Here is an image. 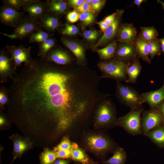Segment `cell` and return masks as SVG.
I'll return each mask as SVG.
<instances>
[{
	"mask_svg": "<svg viewBox=\"0 0 164 164\" xmlns=\"http://www.w3.org/2000/svg\"><path fill=\"white\" fill-rule=\"evenodd\" d=\"M72 76L44 69L23 84L18 98L26 116L32 122L54 125L62 133L87 111L89 101L85 89Z\"/></svg>",
	"mask_w": 164,
	"mask_h": 164,
	"instance_id": "6da1fadb",
	"label": "cell"
},
{
	"mask_svg": "<svg viewBox=\"0 0 164 164\" xmlns=\"http://www.w3.org/2000/svg\"><path fill=\"white\" fill-rule=\"evenodd\" d=\"M84 141V145L90 151L103 159L107 154L114 152L117 147L114 141L103 134H88Z\"/></svg>",
	"mask_w": 164,
	"mask_h": 164,
	"instance_id": "7a4b0ae2",
	"label": "cell"
},
{
	"mask_svg": "<svg viewBox=\"0 0 164 164\" xmlns=\"http://www.w3.org/2000/svg\"><path fill=\"white\" fill-rule=\"evenodd\" d=\"M117 118L113 105L105 100L97 107L94 118V126L96 128H106L116 125Z\"/></svg>",
	"mask_w": 164,
	"mask_h": 164,
	"instance_id": "3957f363",
	"label": "cell"
},
{
	"mask_svg": "<svg viewBox=\"0 0 164 164\" xmlns=\"http://www.w3.org/2000/svg\"><path fill=\"white\" fill-rule=\"evenodd\" d=\"M143 111L142 107L131 109L128 113L117 118L116 125L120 126L133 135L142 134L141 114Z\"/></svg>",
	"mask_w": 164,
	"mask_h": 164,
	"instance_id": "277c9868",
	"label": "cell"
},
{
	"mask_svg": "<svg viewBox=\"0 0 164 164\" xmlns=\"http://www.w3.org/2000/svg\"><path fill=\"white\" fill-rule=\"evenodd\" d=\"M128 63L114 59L100 62L97 65L104 77L118 81H125L128 79L126 71Z\"/></svg>",
	"mask_w": 164,
	"mask_h": 164,
	"instance_id": "5b68a950",
	"label": "cell"
},
{
	"mask_svg": "<svg viewBox=\"0 0 164 164\" xmlns=\"http://www.w3.org/2000/svg\"><path fill=\"white\" fill-rule=\"evenodd\" d=\"M116 94L120 101L131 109L142 107L144 103L141 94L131 87L118 81Z\"/></svg>",
	"mask_w": 164,
	"mask_h": 164,
	"instance_id": "8992f818",
	"label": "cell"
},
{
	"mask_svg": "<svg viewBox=\"0 0 164 164\" xmlns=\"http://www.w3.org/2000/svg\"><path fill=\"white\" fill-rule=\"evenodd\" d=\"M40 23L37 20L30 16L22 18L21 21L14 28L13 32L11 35L3 34L11 39H23L29 36L33 33L40 29Z\"/></svg>",
	"mask_w": 164,
	"mask_h": 164,
	"instance_id": "52a82bcc",
	"label": "cell"
},
{
	"mask_svg": "<svg viewBox=\"0 0 164 164\" xmlns=\"http://www.w3.org/2000/svg\"><path fill=\"white\" fill-rule=\"evenodd\" d=\"M162 121L161 115L156 111L152 109L144 111L141 118L142 134L146 136L149 131L158 127Z\"/></svg>",
	"mask_w": 164,
	"mask_h": 164,
	"instance_id": "ba28073f",
	"label": "cell"
},
{
	"mask_svg": "<svg viewBox=\"0 0 164 164\" xmlns=\"http://www.w3.org/2000/svg\"><path fill=\"white\" fill-rule=\"evenodd\" d=\"M116 12L114 20L108 26L102 36L94 46V48L107 44L117 36L124 11L123 9L117 10Z\"/></svg>",
	"mask_w": 164,
	"mask_h": 164,
	"instance_id": "9c48e42d",
	"label": "cell"
},
{
	"mask_svg": "<svg viewBox=\"0 0 164 164\" xmlns=\"http://www.w3.org/2000/svg\"><path fill=\"white\" fill-rule=\"evenodd\" d=\"M119 43L116 50L114 59L128 62L138 58L134 42Z\"/></svg>",
	"mask_w": 164,
	"mask_h": 164,
	"instance_id": "30bf717a",
	"label": "cell"
},
{
	"mask_svg": "<svg viewBox=\"0 0 164 164\" xmlns=\"http://www.w3.org/2000/svg\"><path fill=\"white\" fill-rule=\"evenodd\" d=\"M22 18V13L14 9L6 6L1 8L0 22L6 26L14 28Z\"/></svg>",
	"mask_w": 164,
	"mask_h": 164,
	"instance_id": "8fae6325",
	"label": "cell"
},
{
	"mask_svg": "<svg viewBox=\"0 0 164 164\" xmlns=\"http://www.w3.org/2000/svg\"><path fill=\"white\" fill-rule=\"evenodd\" d=\"M25 11L27 12L30 17L37 20H41L48 12L46 4L38 0H34L30 4L23 7Z\"/></svg>",
	"mask_w": 164,
	"mask_h": 164,
	"instance_id": "7c38bea8",
	"label": "cell"
},
{
	"mask_svg": "<svg viewBox=\"0 0 164 164\" xmlns=\"http://www.w3.org/2000/svg\"><path fill=\"white\" fill-rule=\"evenodd\" d=\"M136 28L132 23L121 24L117 35L119 42H133L137 36Z\"/></svg>",
	"mask_w": 164,
	"mask_h": 164,
	"instance_id": "4fadbf2b",
	"label": "cell"
},
{
	"mask_svg": "<svg viewBox=\"0 0 164 164\" xmlns=\"http://www.w3.org/2000/svg\"><path fill=\"white\" fill-rule=\"evenodd\" d=\"M7 48L11 53L16 65L23 62H28L30 47L26 48L22 46H7Z\"/></svg>",
	"mask_w": 164,
	"mask_h": 164,
	"instance_id": "5bb4252c",
	"label": "cell"
},
{
	"mask_svg": "<svg viewBox=\"0 0 164 164\" xmlns=\"http://www.w3.org/2000/svg\"><path fill=\"white\" fill-rule=\"evenodd\" d=\"M10 138L13 142V161L17 158L20 157L26 150L30 148L32 143L28 139L18 135L12 136Z\"/></svg>",
	"mask_w": 164,
	"mask_h": 164,
	"instance_id": "9a60e30c",
	"label": "cell"
},
{
	"mask_svg": "<svg viewBox=\"0 0 164 164\" xmlns=\"http://www.w3.org/2000/svg\"><path fill=\"white\" fill-rule=\"evenodd\" d=\"M138 57H139L149 64L151 62L149 56L148 43L139 33L134 41Z\"/></svg>",
	"mask_w": 164,
	"mask_h": 164,
	"instance_id": "2e32d148",
	"label": "cell"
},
{
	"mask_svg": "<svg viewBox=\"0 0 164 164\" xmlns=\"http://www.w3.org/2000/svg\"><path fill=\"white\" fill-rule=\"evenodd\" d=\"M141 69L142 66L138 58L128 62L126 68L128 79L125 82L127 83H135Z\"/></svg>",
	"mask_w": 164,
	"mask_h": 164,
	"instance_id": "e0dca14e",
	"label": "cell"
},
{
	"mask_svg": "<svg viewBox=\"0 0 164 164\" xmlns=\"http://www.w3.org/2000/svg\"><path fill=\"white\" fill-rule=\"evenodd\" d=\"M141 95L144 102L147 103L151 108H153L164 99V87L155 91L145 93Z\"/></svg>",
	"mask_w": 164,
	"mask_h": 164,
	"instance_id": "ac0fdd59",
	"label": "cell"
},
{
	"mask_svg": "<svg viewBox=\"0 0 164 164\" xmlns=\"http://www.w3.org/2000/svg\"><path fill=\"white\" fill-rule=\"evenodd\" d=\"M61 41L64 45L72 52L78 62H82L84 60V49L82 46L76 42L64 38H62Z\"/></svg>",
	"mask_w": 164,
	"mask_h": 164,
	"instance_id": "d6986e66",
	"label": "cell"
},
{
	"mask_svg": "<svg viewBox=\"0 0 164 164\" xmlns=\"http://www.w3.org/2000/svg\"><path fill=\"white\" fill-rule=\"evenodd\" d=\"M71 159L82 164H88L91 160L84 150L80 148L75 143H72Z\"/></svg>",
	"mask_w": 164,
	"mask_h": 164,
	"instance_id": "ffe728a7",
	"label": "cell"
},
{
	"mask_svg": "<svg viewBox=\"0 0 164 164\" xmlns=\"http://www.w3.org/2000/svg\"><path fill=\"white\" fill-rule=\"evenodd\" d=\"M126 158V153L124 149L117 146L113 152V156L102 162L103 164H125Z\"/></svg>",
	"mask_w": 164,
	"mask_h": 164,
	"instance_id": "44dd1931",
	"label": "cell"
},
{
	"mask_svg": "<svg viewBox=\"0 0 164 164\" xmlns=\"http://www.w3.org/2000/svg\"><path fill=\"white\" fill-rule=\"evenodd\" d=\"M50 60L60 65H66L70 61V58L65 51L60 49L52 50L50 55Z\"/></svg>",
	"mask_w": 164,
	"mask_h": 164,
	"instance_id": "7402d4cb",
	"label": "cell"
},
{
	"mask_svg": "<svg viewBox=\"0 0 164 164\" xmlns=\"http://www.w3.org/2000/svg\"><path fill=\"white\" fill-rule=\"evenodd\" d=\"M118 44L117 41L114 40L105 47L97 50L100 57L104 60H108L114 57Z\"/></svg>",
	"mask_w": 164,
	"mask_h": 164,
	"instance_id": "603a6c76",
	"label": "cell"
},
{
	"mask_svg": "<svg viewBox=\"0 0 164 164\" xmlns=\"http://www.w3.org/2000/svg\"><path fill=\"white\" fill-rule=\"evenodd\" d=\"M152 142L160 146H164V128L157 127L149 131L146 135Z\"/></svg>",
	"mask_w": 164,
	"mask_h": 164,
	"instance_id": "cb8c5ba5",
	"label": "cell"
},
{
	"mask_svg": "<svg viewBox=\"0 0 164 164\" xmlns=\"http://www.w3.org/2000/svg\"><path fill=\"white\" fill-rule=\"evenodd\" d=\"M40 24L46 30L50 31L55 30L60 25L59 21L57 18L48 14L40 20Z\"/></svg>",
	"mask_w": 164,
	"mask_h": 164,
	"instance_id": "d4e9b609",
	"label": "cell"
},
{
	"mask_svg": "<svg viewBox=\"0 0 164 164\" xmlns=\"http://www.w3.org/2000/svg\"><path fill=\"white\" fill-rule=\"evenodd\" d=\"M140 34L143 39L148 43L156 39L159 35L156 29L153 26L150 27H141Z\"/></svg>",
	"mask_w": 164,
	"mask_h": 164,
	"instance_id": "484cf974",
	"label": "cell"
},
{
	"mask_svg": "<svg viewBox=\"0 0 164 164\" xmlns=\"http://www.w3.org/2000/svg\"><path fill=\"white\" fill-rule=\"evenodd\" d=\"M67 5L63 1H56L52 2L47 5V10L50 12L57 14L65 12L67 9Z\"/></svg>",
	"mask_w": 164,
	"mask_h": 164,
	"instance_id": "4316f807",
	"label": "cell"
},
{
	"mask_svg": "<svg viewBox=\"0 0 164 164\" xmlns=\"http://www.w3.org/2000/svg\"><path fill=\"white\" fill-rule=\"evenodd\" d=\"M57 158L56 153L54 150L47 149L41 154L40 164H52Z\"/></svg>",
	"mask_w": 164,
	"mask_h": 164,
	"instance_id": "83f0119b",
	"label": "cell"
},
{
	"mask_svg": "<svg viewBox=\"0 0 164 164\" xmlns=\"http://www.w3.org/2000/svg\"><path fill=\"white\" fill-rule=\"evenodd\" d=\"M149 56L151 59H153L156 55H159L161 51V44L157 38L154 41L148 43Z\"/></svg>",
	"mask_w": 164,
	"mask_h": 164,
	"instance_id": "f1b7e54d",
	"label": "cell"
},
{
	"mask_svg": "<svg viewBox=\"0 0 164 164\" xmlns=\"http://www.w3.org/2000/svg\"><path fill=\"white\" fill-rule=\"evenodd\" d=\"M49 34L41 29L33 33L29 36L30 43H41L49 38Z\"/></svg>",
	"mask_w": 164,
	"mask_h": 164,
	"instance_id": "f546056e",
	"label": "cell"
},
{
	"mask_svg": "<svg viewBox=\"0 0 164 164\" xmlns=\"http://www.w3.org/2000/svg\"><path fill=\"white\" fill-rule=\"evenodd\" d=\"M32 0H7L4 1V6L11 7L19 10L24 6L34 2Z\"/></svg>",
	"mask_w": 164,
	"mask_h": 164,
	"instance_id": "4dcf8cb0",
	"label": "cell"
},
{
	"mask_svg": "<svg viewBox=\"0 0 164 164\" xmlns=\"http://www.w3.org/2000/svg\"><path fill=\"white\" fill-rule=\"evenodd\" d=\"M55 44V40L51 38H49L40 43L39 46V53L42 55H45L54 46Z\"/></svg>",
	"mask_w": 164,
	"mask_h": 164,
	"instance_id": "1f68e13d",
	"label": "cell"
},
{
	"mask_svg": "<svg viewBox=\"0 0 164 164\" xmlns=\"http://www.w3.org/2000/svg\"><path fill=\"white\" fill-rule=\"evenodd\" d=\"M72 148V143L67 136L64 137L60 143L54 148L55 151L59 150H71Z\"/></svg>",
	"mask_w": 164,
	"mask_h": 164,
	"instance_id": "d6a6232c",
	"label": "cell"
},
{
	"mask_svg": "<svg viewBox=\"0 0 164 164\" xmlns=\"http://www.w3.org/2000/svg\"><path fill=\"white\" fill-rule=\"evenodd\" d=\"M93 12H86L80 14L79 19L86 26L92 23L94 20V15Z\"/></svg>",
	"mask_w": 164,
	"mask_h": 164,
	"instance_id": "836d02e7",
	"label": "cell"
},
{
	"mask_svg": "<svg viewBox=\"0 0 164 164\" xmlns=\"http://www.w3.org/2000/svg\"><path fill=\"white\" fill-rule=\"evenodd\" d=\"M10 67V62L9 58L3 54L0 56V71L1 72H6Z\"/></svg>",
	"mask_w": 164,
	"mask_h": 164,
	"instance_id": "e575fe53",
	"label": "cell"
},
{
	"mask_svg": "<svg viewBox=\"0 0 164 164\" xmlns=\"http://www.w3.org/2000/svg\"><path fill=\"white\" fill-rule=\"evenodd\" d=\"M78 32V29L76 26L67 23L62 30L61 33L64 35L72 36L77 34Z\"/></svg>",
	"mask_w": 164,
	"mask_h": 164,
	"instance_id": "d590c367",
	"label": "cell"
},
{
	"mask_svg": "<svg viewBox=\"0 0 164 164\" xmlns=\"http://www.w3.org/2000/svg\"><path fill=\"white\" fill-rule=\"evenodd\" d=\"M76 11L81 13L86 12H93L94 13L95 12L91 4L85 1L81 5L76 8Z\"/></svg>",
	"mask_w": 164,
	"mask_h": 164,
	"instance_id": "8d00e7d4",
	"label": "cell"
},
{
	"mask_svg": "<svg viewBox=\"0 0 164 164\" xmlns=\"http://www.w3.org/2000/svg\"><path fill=\"white\" fill-rule=\"evenodd\" d=\"M83 35L87 39L92 41L95 40L97 38L99 33L95 30H89L84 31Z\"/></svg>",
	"mask_w": 164,
	"mask_h": 164,
	"instance_id": "74e56055",
	"label": "cell"
},
{
	"mask_svg": "<svg viewBox=\"0 0 164 164\" xmlns=\"http://www.w3.org/2000/svg\"><path fill=\"white\" fill-rule=\"evenodd\" d=\"M55 152L57 158L62 159L71 158V150H59Z\"/></svg>",
	"mask_w": 164,
	"mask_h": 164,
	"instance_id": "f35d334b",
	"label": "cell"
},
{
	"mask_svg": "<svg viewBox=\"0 0 164 164\" xmlns=\"http://www.w3.org/2000/svg\"><path fill=\"white\" fill-rule=\"evenodd\" d=\"M106 2V0H93L91 4L95 11H98L103 7Z\"/></svg>",
	"mask_w": 164,
	"mask_h": 164,
	"instance_id": "ab89813d",
	"label": "cell"
},
{
	"mask_svg": "<svg viewBox=\"0 0 164 164\" xmlns=\"http://www.w3.org/2000/svg\"><path fill=\"white\" fill-rule=\"evenodd\" d=\"M79 15L76 10H73L67 14V19L69 22L74 23L78 21L79 19Z\"/></svg>",
	"mask_w": 164,
	"mask_h": 164,
	"instance_id": "60d3db41",
	"label": "cell"
},
{
	"mask_svg": "<svg viewBox=\"0 0 164 164\" xmlns=\"http://www.w3.org/2000/svg\"><path fill=\"white\" fill-rule=\"evenodd\" d=\"M117 14L116 12L104 18V21L108 26L111 24L114 20Z\"/></svg>",
	"mask_w": 164,
	"mask_h": 164,
	"instance_id": "b9f144b4",
	"label": "cell"
},
{
	"mask_svg": "<svg viewBox=\"0 0 164 164\" xmlns=\"http://www.w3.org/2000/svg\"><path fill=\"white\" fill-rule=\"evenodd\" d=\"M85 0H70L69 3L72 6L77 8L82 4Z\"/></svg>",
	"mask_w": 164,
	"mask_h": 164,
	"instance_id": "7bdbcfd3",
	"label": "cell"
},
{
	"mask_svg": "<svg viewBox=\"0 0 164 164\" xmlns=\"http://www.w3.org/2000/svg\"><path fill=\"white\" fill-rule=\"evenodd\" d=\"M97 24L99 26L101 31L103 33L105 32L108 26L103 20L97 22Z\"/></svg>",
	"mask_w": 164,
	"mask_h": 164,
	"instance_id": "ee69618b",
	"label": "cell"
},
{
	"mask_svg": "<svg viewBox=\"0 0 164 164\" xmlns=\"http://www.w3.org/2000/svg\"><path fill=\"white\" fill-rule=\"evenodd\" d=\"M69 160L64 159H58L55 160L53 164H69Z\"/></svg>",
	"mask_w": 164,
	"mask_h": 164,
	"instance_id": "f6af8a7d",
	"label": "cell"
},
{
	"mask_svg": "<svg viewBox=\"0 0 164 164\" xmlns=\"http://www.w3.org/2000/svg\"><path fill=\"white\" fill-rule=\"evenodd\" d=\"M7 101V98L5 94L2 93H0V102L2 104H5Z\"/></svg>",
	"mask_w": 164,
	"mask_h": 164,
	"instance_id": "bcb514c9",
	"label": "cell"
},
{
	"mask_svg": "<svg viewBox=\"0 0 164 164\" xmlns=\"http://www.w3.org/2000/svg\"><path fill=\"white\" fill-rule=\"evenodd\" d=\"M147 1V0H134L133 2L132 5H137L138 7H140V5L143 2H145Z\"/></svg>",
	"mask_w": 164,
	"mask_h": 164,
	"instance_id": "7dc6e473",
	"label": "cell"
},
{
	"mask_svg": "<svg viewBox=\"0 0 164 164\" xmlns=\"http://www.w3.org/2000/svg\"><path fill=\"white\" fill-rule=\"evenodd\" d=\"M159 40L161 44V51L162 53H164V37L160 39H159Z\"/></svg>",
	"mask_w": 164,
	"mask_h": 164,
	"instance_id": "c3c4849f",
	"label": "cell"
},
{
	"mask_svg": "<svg viewBox=\"0 0 164 164\" xmlns=\"http://www.w3.org/2000/svg\"><path fill=\"white\" fill-rule=\"evenodd\" d=\"M160 110L162 115L164 117V102L160 108Z\"/></svg>",
	"mask_w": 164,
	"mask_h": 164,
	"instance_id": "681fc988",
	"label": "cell"
},
{
	"mask_svg": "<svg viewBox=\"0 0 164 164\" xmlns=\"http://www.w3.org/2000/svg\"><path fill=\"white\" fill-rule=\"evenodd\" d=\"M5 122L4 119L1 116L0 118V125H3Z\"/></svg>",
	"mask_w": 164,
	"mask_h": 164,
	"instance_id": "f907efd6",
	"label": "cell"
},
{
	"mask_svg": "<svg viewBox=\"0 0 164 164\" xmlns=\"http://www.w3.org/2000/svg\"><path fill=\"white\" fill-rule=\"evenodd\" d=\"M157 1V2L161 4L162 5V8L164 9V2L160 0H158Z\"/></svg>",
	"mask_w": 164,
	"mask_h": 164,
	"instance_id": "816d5d0a",
	"label": "cell"
},
{
	"mask_svg": "<svg viewBox=\"0 0 164 164\" xmlns=\"http://www.w3.org/2000/svg\"><path fill=\"white\" fill-rule=\"evenodd\" d=\"M85 1L88 3L91 4L92 2V0H85Z\"/></svg>",
	"mask_w": 164,
	"mask_h": 164,
	"instance_id": "f5cc1de1",
	"label": "cell"
},
{
	"mask_svg": "<svg viewBox=\"0 0 164 164\" xmlns=\"http://www.w3.org/2000/svg\"><path fill=\"white\" fill-rule=\"evenodd\" d=\"M96 164V163L94 162L91 161L89 164Z\"/></svg>",
	"mask_w": 164,
	"mask_h": 164,
	"instance_id": "db71d44e",
	"label": "cell"
},
{
	"mask_svg": "<svg viewBox=\"0 0 164 164\" xmlns=\"http://www.w3.org/2000/svg\"></svg>",
	"mask_w": 164,
	"mask_h": 164,
	"instance_id": "11a10c76",
	"label": "cell"
}]
</instances>
